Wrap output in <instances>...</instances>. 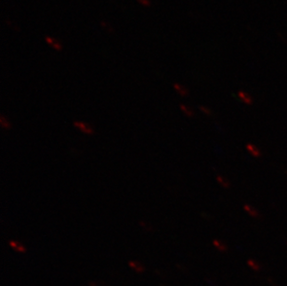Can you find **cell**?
<instances>
[{
	"mask_svg": "<svg viewBox=\"0 0 287 286\" xmlns=\"http://www.w3.org/2000/svg\"><path fill=\"white\" fill-rule=\"evenodd\" d=\"M199 108H200V110H201L202 112H203L204 114H205L206 115H212V112H211V110L209 109V108H208V107H205V106H200Z\"/></svg>",
	"mask_w": 287,
	"mask_h": 286,
	"instance_id": "obj_14",
	"label": "cell"
},
{
	"mask_svg": "<svg viewBox=\"0 0 287 286\" xmlns=\"http://www.w3.org/2000/svg\"><path fill=\"white\" fill-rule=\"evenodd\" d=\"M140 225H141L144 229H146V230H150V231L152 230V229H151V226L148 225L147 223H145L144 221H140Z\"/></svg>",
	"mask_w": 287,
	"mask_h": 286,
	"instance_id": "obj_15",
	"label": "cell"
},
{
	"mask_svg": "<svg viewBox=\"0 0 287 286\" xmlns=\"http://www.w3.org/2000/svg\"><path fill=\"white\" fill-rule=\"evenodd\" d=\"M213 245L220 252H226L228 250V246L224 243L220 242L219 240H214L213 241Z\"/></svg>",
	"mask_w": 287,
	"mask_h": 286,
	"instance_id": "obj_9",
	"label": "cell"
},
{
	"mask_svg": "<svg viewBox=\"0 0 287 286\" xmlns=\"http://www.w3.org/2000/svg\"><path fill=\"white\" fill-rule=\"evenodd\" d=\"M128 266L135 270L137 273H144L145 271V267L144 265L138 261H135V260H130L128 262Z\"/></svg>",
	"mask_w": 287,
	"mask_h": 286,
	"instance_id": "obj_3",
	"label": "cell"
},
{
	"mask_svg": "<svg viewBox=\"0 0 287 286\" xmlns=\"http://www.w3.org/2000/svg\"><path fill=\"white\" fill-rule=\"evenodd\" d=\"M46 41L48 42L50 46H52L53 48L57 49V50H60L62 48L60 42L57 40H55V39H51V38H46Z\"/></svg>",
	"mask_w": 287,
	"mask_h": 286,
	"instance_id": "obj_12",
	"label": "cell"
},
{
	"mask_svg": "<svg viewBox=\"0 0 287 286\" xmlns=\"http://www.w3.org/2000/svg\"><path fill=\"white\" fill-rule=\"evenodd\" d=\"M180 107H181L182 113L186 116H188V117H193L194 116V112L191 110L188 105L181 104Z\"/></svg>",
	"mask_w": 287,
	"mask_h": 286,
	"instance_id": "obj_10",
	"label": "cell"
},
{
	"mask_svg": "<svg viewBox=\"0 0 287 286\" xmlns=\"http://www.w3.org/2000/svg\"><path fill=\"white\" fill-rule=\"evenodd\" d=\"M89 286H100V285L97 282H90Z\"/></svg>",
	"mask_w": 287,
	"mask_h": 286,
	"instance_id": "obj_17",
	"label": "cell"
},
{
	"mask_svg": "<svg viewBox=\"0 0 287 286\" xmlns=\"http://www.w3.org/2000/svg\"><path fill=\"white\" fill-rule=\"evenodd\" d=\"M246 149H247V151H248L249 153H251L254 157H260L261 155H262V153H261V151L259 150V148L256 146V145H254V144H251V143H248L247 145H246Z\"/></svg>",
	"mask_w": 287,
	"mask_h": 286,
	"instance_id": "obj_5",
	"label": "cell"
},
{
	"mask_svg": "<svg viewBox=\"0 0 287 286\" xmlns=\"http://www.w3.org/2000/svg\"><path fill=\"white\" fill-rule=\"evenodd\" d=\"M10 248H12L15 252L17 253H20V254H24L27 251V248L25 247L21 243H20L18 241L15 240H10Z\"/></svg>",
	"mask_w": 287,
	"mask_h": 286,
	"instance_id": "obj_2",
	"label": "cell"
},
{
	"mask_svg": "<svg viewBox=\"0 0 287 286\" xmlns=\"http://www.w3.org/2000/svg\"><path fill=\"white\" fill-rule=\"evenodd\" d=\"M140 3H142L144 6H150V1L149 0H138Z\"/></svg>",
	"mask_w": 287,
	"mask_h": 286,
	"instance_id": "obj_16",
	"label": "cell"
},
{
	"mask_svg": "<svg viewBox=\"0 0 287 286\" xmlns=\"http://www.w3.org/2000/svg\"><path fill=\"white\" fill-rule=\"evenodd\" d=\"M247 265H248L249 267H252L253 269H255V270H259L261 268L259 263H258L257 261H255L254 259H249L248 261H247Z\"/></svg>",
	"mask_w": 287,
	"mask_h": 286,
	"instance_id": "obj_13",
	"label": "cell"
},
{
	"mask_svg": "<svg viewBox=\"0 0 287 286\" xmlns=\"http://www.w3.org/2000/svg\"><path fill=\"white\" fill-rule=\"evenodd\" d=\"M0 125L4 130H10L11 128V123L10 119L5 115H1L0 116Z\"/></svg>",
	"mask_w": 287,
	"mask_h": 286,
	"instance_id": "obj_6",
	"label": "cell"
},
{
	"mask_svg": "<svg viewBox=\"0 0 287 286\" xmlns=\"http://www.w3.org/2000/svg\"><path fill=\"white\" fill-rule=\"evenodd\" d=\"M74 125H75L76 128H77L79 131H81L83 134L91 136V135L95 133L94 128L90 124H88V123H86V122H83V121H75L74 122Z\"/></svg>",
	"mask_w": 287,
	"mask_h": 286,
	"instance_id": "obj_1",
	"label": "cell"
},
{
	"mask_svg": "<svg viewBox=\"0 0 287 286\" xmlns=\"http://www.w3.org/2000/svg\"><path fill=\"white\" fill-rule=\"evenodd\" d=\"M174 88L176 89V91L180 94V95L182 96V97H186V96H188V89L185 87V86H182V85H180V84H174Z\"/></svg>",
	"mask_w": 287,
	"mask_h": 286,
	"instance_id": "obj_8",
	"label": "cell"
},
{
	"mask_svg": "<svg viewBox=\"0 0 287 286\" xmlns=\"http://www.w3.org/2000/svg\"><path fill=\"white\" fill-rule=\"evenodd\" d=\"M217 181L220 183V185L225 188V189H229L230 187V183L226 178L221 177V176H218L217 177Z\"/></svg>",
	"mask_w": 287,
	"mask_h": 286,
	"instance_id": "obj_11",
	"label": "cell"
},
{
	"mask_svg": "<svg viewBox=\"0 0 287 286\" xmlns=\"http://www.w3.org/2000/svg\"><path fill=\"white\" fill-rule=\"evenodd\" d=\"M244 209L246 210V211L247 212V214H249V215H250L251 217H253V218L258 219V218L260 217V213H259V211L256 209L255 207L249 205V204H245Z\"/></svg>",
	"mask_w": 287,
	"mask_h": 286,
	"instance_id": "obj_7",
	"label": "cell"
},
{
	"mask_svg": "<svg viewBox=\"0 0 287 286\" xmlns=\"http://www.w3.org/2000/svg\"><path fill=\"white\" fill-rule=\"evenodd\" d=\"M238 97H239L240 100H241L245 104L251 105L253 104V102H254L253 98L249 95L247 92H245V91H242V90H241V91L238 92Z\"/></svg>",
	"mask_w": 287,
	"mask_h": 286,
	"instance_id": "obj_4",
	"label": "cell"
}]
</instances>
